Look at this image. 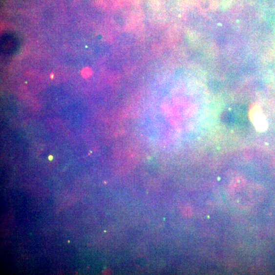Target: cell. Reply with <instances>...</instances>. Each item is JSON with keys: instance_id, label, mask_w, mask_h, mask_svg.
Listing matches in <instances>:
<instances>
[{"instance_id": "7a4b0ae2", "label": "cell", "mask_w": 275, "mask_h": 275, "mask_svg": "<svg viewBox=\"0 0 275 275\" xmlns=\"http://www.w3.org/2000/svg\"><path fill=\"white\" fill-rule=\"evenodd\" d=\"M18 44L17 41L13 36L6 35L2 39V51L7 54L13 53L16 50Z\"/></svg>"}, {"instance_id": "6da1fadb", "label": "cell", "mask_w": 275, "mask_h": 275, "mask_svg": "<svg viewBox=\"0 0 275 275\" xmlns=\"http://www.w3.org/2000/svg\"><path fill=\"white\" fill-rule=\"evenodd\" d=\"M249 117L251 123L258 131H264L267 128V122L260 106L257 104L251 106L249 111Z\"/></svg>"}]
</instances>
